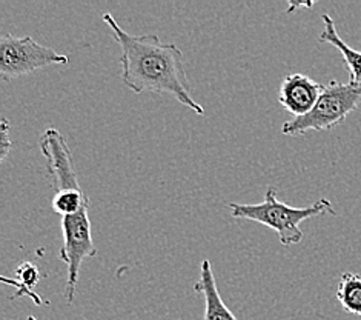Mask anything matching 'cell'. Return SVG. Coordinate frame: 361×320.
Segmentation results:
<instances>
[{"mask_svg":"<svg viewBox=\"0 0 361 320\" xmlns=\"http://www.w3.org/2000/svg\"><path fill=\"white\" fill-rule=\"evenodd\" d=\"M120 47L122 82L135 94H171L182 105L203 116L204 109L191 94L183 64V53L176 43L161 42L157 34H128L109 13L103 14Z\"/></svg>","mask_w":361,"mask_h":320,"instance_id":"6da1fadb","label":"cell"},{"mask_svg":"<svg viewBox=\"0 0 361 320\" xmlns=\"http://www.w3.org/2000/svg\"><path fill=\"white\" fill-rule=\"evenodd\" d=\"M229 210L232 218L262 223L264 227L274 230L283 247H292L302 242L303 231L300 225L305 220L324 214L335 215L334 206L328 198H320V201H317L311 206H305V208H295V206L280 202L275 188H268L262 203H229Z\"/></svg>","mask_w":361,"mask_h":320,"instance_id":"7a4b0ae2","label":"cell"},{"mask_svg":"<svg viewBox=\"0 0 361 320\" xmlns=\"http://www.w3.org/2000/svg\"><path fill=\"white\" fill-rule=\"evenodd\" d=\"M361 103V85L331 81L324 85L322 96L306 116L294 117L283 124L281 133L286 136H303L309 131H328L343 124Z\"/></svg>","mask_w":361,"mask_h":320,"instance_id":"3957f363","label":"cell"},{"mask_svg":"<svg viewBox=\"0 0 361 320\" xmlns=\"http://www.w3.org/2000/svg\"><path fill=\"white\" fill-rule=\"evenodd\" d=\"M70 59L56 49L42 45L31 36L16 37L4 34L0 37V76L5 82L28 76L51 65H68Z\"/></svg>","mask_w":361,"mask_h":320,"instance_id":"277c9868","label":"cell"},{"mask_svg":"<svg viewBox=\"0 0 361 320\" xmlns=\"http://www.w3.org/2000/svg\"><path fill=\"white\" fill-rule=\"evenodd\" d=\"M323 90L324 85L315 82L306 74H289L280 85L279 102L283 108L294 114V117H302L315 107Z\"/></svg>","mask_w":361,"mask_h":320,"instance_id":"5b68a950","label":"cell"},{"mask_svg":"<svg viewBox=\"0 0 361 320\" xmlns=\"http://www.w3.org/2000/svg\"><path fill=\"white\" fill-rule=\"evenodd\" d=\"M194 290L204 297V317L203 320H237L234 313L223 302L217 287L216 275L212 271V263L204 259L200 265V278L195 282Z\"/></svg>","mask_w":361,"mask_h":320,"instance_id":"8992f818","label":"cell"},{"mask_svg":"<svg viewBox=\"0 0 361 320\" xmlns=\"http://www.w3.org/2000/svg\"><path fill=\"white\" fill-rule=\"evenodd\" d=\"M322 19L324 23V28L318 40L322 43H329L335 49L340 51V54L343 56V60H345L349 70V82L361 85V51L350 48L348 43L340 37L337 28H335V22L332 20V17L329 14H323Z\"/></svg>","mask_w":361,"mask_h":320,"instance_id":"52a82bcc","label":"cell"},{"mask_svg":"<svg viewBox=\"0 0 361 320\" xmlns=\"http://www.w3.org/2000/svg\"><path fill=\"white\" fill-rule=\"evenodd\" d=\"M51 208L60 215V219L70 218V215L90 210V198L83 193L82 186L60 189V191H54L51 198Z\"/></svg>","mask_w":361,"mask_h":320,"instance_id":"ba28073f","label":"cell"},{"mask_svg":"<svg viewBox=\"0 0 361 320\" xmlns=\"http://www.w3.org/2000/svg\"><path fill=\"white\" fill-rule=\"evenodd\" d=\"M337 299L346 313L361 317V274H341L337 288Z\"/></svg>","mask_w":361,"mask_h":320,"instance_id":"9c48e42d","label":"cell"},{"mask_svg":"<svg viewBox=\"0 0 361 320\" xmlns=\"http://www.w3.org/2000/svg\"><path fill=\"white\" fill-rule=\"evenodd\" d=\"M16 275H17V280H13V279L10 280L6 278L4 279L8 285H14V287L17 288L16 297H20L25 294V296H30L37 305H40L42 304L40 297L36 296V292L31 290L32 287H36L39 282V268L30 262H23L16 270Z\"/></svg>","mask_w":361,"mask_h":320,"instance_id":"30bf717a","label":"cell"},{"mask_svg":"<svg viewBox=\"0 0 361 320\" xmlns=\"http://www.w3.org/2000/svg\"><path fill=\"white\" fill-rule=\"evenodd\" d=\"M10 122L6 119H2V124H0V162H5L8 154L13 150V141L10 137Z\"/></svg>","mask_w":361,"mask_h":320,"instance_id":"8fae6325","label":"cell"},{"mask_svg":"<svg viewBox=\"0 0 361 320\" xmlns=\"http://www.w3.org/2000/svg\"><path fill=\"white\" fill-rule=\"evenodd\" d=\"M302 6H305V8H309V6H312V4H290V6H289L288 13H292V11H294V10H297V8H302Z\"/></svg>","mask_w":361,"mask_h":320,"instance_id":"7c38bea8","label":"cell"},{"mask_svg":"<svg viewBox=\"0 0 361 320\" xmlns=\"http://www.w3.org/2000/svg\"><path fill=\"white\" fill-rule=\"evenodd\" d=\"M28 320H37L34 316H28Z\"/></svg>","mask_w":361,"mask_h":320,"instance_id":"4fadbf2b","label":"cell"},{"mask_svg":"<svg viewBox=\"0 0 361 320\" xmlns=\"http://www.w3.org/2000/svg\"><path fill=\"white\" fill-rule=\"evenodd\" d=\"M360 320H361V317H360Z\"/></svg>","mask_w":361,"mask_h":320,"instance_id":"5bb4252c","label":"cell"}]
</instances>
